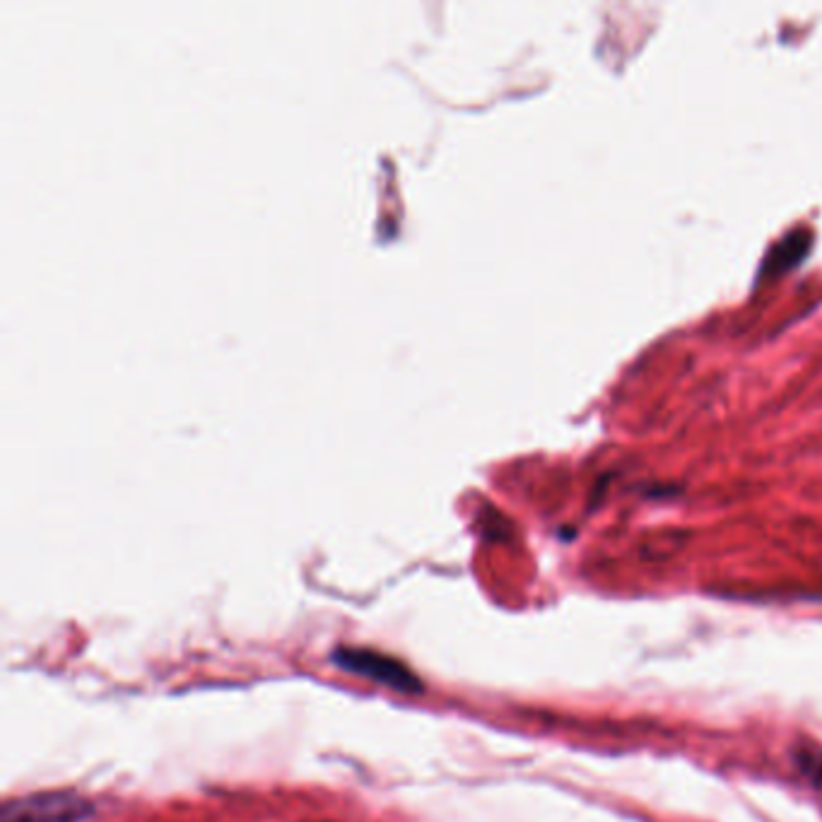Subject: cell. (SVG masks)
Listing matches in <instances>:
<instances>
[{
    "mask_svg": "<svg viewBox=\"0 0 822 822\" xmlns=\"http://www.w3.org/2000/svg\"><path fill=\"white\" fill-rule=\"evenodd\" d=\"M333 666L341 671H347L377 683L389 690L403 693V695H418L422 693V681L410 671L403 661H398L389 654H381L377 649H359V647H341L331 654Z\"/></svg>",
    "mask_w": 822,
    "mask_h": 822,
    "instance_id": "obj_1",
    "label": "cell"
},
{
    "mask_svg": "<svg viewBox=\"0 0 822 822\" xmlns=\"http://www.w3.org/2000/svg\"><path fill=\"white\" fill-rule=\"evenodd\" d=\"M92 815V801L76 791L27 794L0 808V822H88Z\"/></svg>",
    "mask_w": 822,
    "mask_h": 822,
    "instance_id": "obj_2",
    "label": "cell"
}]
</instances>
